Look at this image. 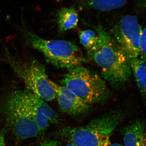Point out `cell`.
Listing matches in <instances>:
<instances>
[{
  "instance_id": "obj_1",
  "label": "cell",
  "mask_w": 146,
  "mask_h": 146,
  "mask_svg": "<svg viewBox=\"0 0 146 146\" xmlns=\"http://www.w3.org/2000/svg\"><path fill=\"white\" fill-rule=\"evenodd\" d=\"M93 27L98 40L93 48L87 51L89 58L100 67L103 78L112 86H117L127 81L132 72L129 59L102 26Z\"/></svg>"
},
{
  "instance_id": "obj_2",
  "label": "cell",
  "mask_w": 146,
  "mask_h": 146,
  "mask_svg": "<svg viewBox=\"0 0 146 146\" xmlns=\"http://www.w3.org/2000/svg\"><path fill=\"white\" fill-rule=\"evenodd\" d=\"M124 117L121 110H112L83 126L62 128L58 133L76 146H108L112 133Z\"/></svg>"
},
{
  "instance_id": "obj_3",
  "label": "cell",
  "mask_w": 146,
  "mask_h": 146,
  "mask_svg": "<svg viewBox=\"0 0 146 146\" xmlns=\"http://www.w3.org/2000/svg\"><path fill=\"white\" fill-rule=\"evenodd\" d=\"M19 29L30 46L42 53L48 62L59 68L68 69L86 62L80 48L74 43L63 40L42 38L22 25Z\"/></svg>"
},
{
  "instance_id": "obj_4",
  "label": "cell",
  "mask_w": 146,
  "mask_h": 146,
  "mask_svg": "<svg viewBox=\"0 0 146 146\" xmlns=\"http://www.w3.org/2000/svg\"><path fill=\"white\" fill-rule=\"evenodd\" d=\"M61 82V85L90 105L104 101L109 96L104 79L81 65L68 69Z\"/></svg>"
},
{
  "instance_id": "obj_5",
  "label": "cell",
  "mask_w": 146,
  "mask_h": 146,
  "mask_svg": "<svg viewBox=\"0 0 146 146\" xmlns=\"http://www.w3.org/2000/svg\"><path fill=\"white\" fill-rule=\"evenodd\" d=\"M8 61L13 70L25 84L27 89L45 101L56 98L53 88L50 83L46 69L36 60L23 62L9 58Z\"/></svg>"
},
{
  "instance_id": "obj_6",
  "label": "cell",
  "mask_w": 146,
  "mask_h": 146,
  "mask_svg": "<svg viewBox=\"0 0 146 146\" xmlns=\"http://www.w3.org/2000/svg\"><path fill=\"white\" fill-rule=\"evenodd\" d=\"M5 107L11 130L17 138L25 140L36 137L42 133L29 110L10 95Z\"/></svg>"
},
{
  "instance_id": "obj_7",
  "label": "cell",
  "mask_w": 146,
  "mask_h": 146,
  "mask_svg": "<svg viewBox=\"0 0 146 146\" xmlns=\"http://www.w3.org/2000/svg\"><path fill=\"white\" fill-rule=\"evenodd\" d=\"M142 31L137 17L131 15L123 16L113 27L112 36L129 60L140 55Z\"/></svg>"
},
{
  "instance_id": "obj_8",
  "label": "cell",
  "mask_w": 146,
  "mask_h": 146,
  "mask_svg": "<svg viewBox=\"0 0 146 146\" xmlns=\"http://www.w3.org/2000/svg\"><path fill=\"white\" fill-rule=\"evenodd\" d=\"M11 96L25 107L34 117L41 132H44L50 124H58L62 119L45 101L28 89L12 92Z\"/></svg>"
},
{
  "instance_id": "obj_9",
  "label": "cell",
  "mask_w": 146,
  "mask_h": 146,
  "mask_svg": "<svg viewBox=\"0 0 146 146\" xmlns=\"http://www.w3.org/2000/svg\"><path fill=\"white\" fill-rule=\"evenodd\" d=\"M56 94L58 106L64 113L74 116L85 114L91 108V105L80 99L69 89L49 80Z\"/></svg>"
},
{
  "instance_id": "obj_10",
  "label": "cell",
  "mask_w": 146,
  "mask_h": 146,
  "mask_svg": "<svg viewBox=\"0 0 146 146\" xmlns=\"http://www.w3.org/2000/svg\"><path fill=\"white\" fill-rule=\"evenodd\" d=\"M124 146H146V124L136 119L121 129Z\"/></svg>"
},
{
  "instance_id": "obj_11",
  "label": "cell",
  "mask_w": 146,
  "mask_h": 146,
  "mask_svg": "<svg viewBox=\"0 0 146 146\" xmlns=\"http://www.w3.org/2000/svg\"><path fill=\"white\" fill-rule=\"evenodd\" d=\"M58 29L64 32L76 28L79 21L77 10L74 7H62L58 10L57 15Z\"/></svg>"
},
{
  "instance_id": "obj_12",
  "label": "cell",
  "mask_w": 146,
  "mask_h": 146,
  "mask_svg": "<svg viewBox=\"0 0 146 146\" xmlns=\"http://www.w3.org/2000/svg\"><path fill=\"white\" fill-rule=\"evenodd\" d=\"M84 8L107 12L123 7L127 0H77Z\"/></svg>"
},
{
  "instance_id": "obj_13",
  "label": "cell",
  "mask_w": 146,
  "mask_h": 146,
  "mask_svg": "<svg viewBox=\"0 0 146 146\" xmlns=\"http://www.w3.org/2000/svg\"><path fill=\"white\" fill-rule=\"evenodd\" d=\"M129 62L137 85L141 91L144 92L146 84V62L141 58H136L130 59Z\"/></svg>"
},
{
  "instance_id": "obj_14",
  "label": "cell",
  "mask_w": 146,
  "mask_h": 146,
  "mask_svg": "<svg viewBox=\"0 0 146 146\" xmlns=\"http://www.w3.org/2000/svg\"><path fill=\"white\" fill-rule=\"evenodd\" d=\"M79 37L80 43L87 51L93 48L98 40L96 32L92 30L80 31L79 33Z\"/></svg>"
},
{
  "instance_id": "obj_15",
  "label": "cell",
  "mask_w": 146,
  "mask_h": 146,
  "mask_svg": "<svg viewBox=\"0 0 146 146\" xmlns=\"http://www.w3.org/2000/svg\"><path fill=\"white\" fill-rule=\"evenodd\" d=\"M140 55L146 62V27L142 30L140 44Z\"/></svg>"
},
{
  "instance_id": "obj_16",
  "label": "cell",
  "mask_w": 146,
  "mask_h": 146,
  "mask_svg": "<svg viewBox=\"0 0 146 146\" xmlns=\"http://www.w3.org/2000/svg\"><path fill=\"white\" fill-rule=\"evenodd\" d=\"M36 146H62L60 141L56 139H47L39 143Z\"/></svg>"
},
{
  "instance_id": "obj_17",
  "label": "cell",
  "mask_w": 146,
  "mask_h": 146,
  "mask_svg": "<svg viewBox=\"0 0 146 146\" xmlns=\"http://www.w3.org/2000/svg\"><path fill=\"white\" fill-rule=\"evenodd\" d=\"M0 146H6L5 143V133L2 130L0 133Z\"/></svg>"
},
{
  "instance_id": "obj_18",
  "label": "cell",
  "mask_w": 146,
  "mask_h": 146,
  "mask_svg": "<svg viewBox=\"0 0 146 146\" xmlns=\"http://www.w3.org/2000/svg\"><path fill=\"white\" fill-rule=\"evenodd\" d=\"M140 2L143 6H146V0H140Z\"/></svg>"
},
{
  "instance_id": "obj_19",
  "label": "cell",
  "mask_w": 146,
  "mask_h": 146,
  "mask_svg": "<svg viewBox=\"0 0 146 146\" xmlns=\"http://www.w3.org/2000/svg\"><path fill=\"white\" fill-rule=\"evenodd\" d=\"M108 146H124L121 144L118 143L111 144Z\"/></svg>"
},
{
  "instance_id": "obj_20",
  "label": "cell",
  "mask_w": 146,
  "mask_h": 146,
  "mask_svg": "<svg viewBox=\"0 0 146 146\" xmlns=\"http://www.w3.org/2000/svg\"><path fill=\"white\" fill-rule=\"evenodd\" d=\"M65 146H76L75 145H74V144L72 143H70V142H69L68 144H66V145Z\"/></svg>"
},
{
  "instance_id": "obj_21",
  "label": "cell",
  "mask_w": 146,
  "mask_h": 146,
  "mask_svg": "<svg viewBox=\"0 0 146 146\" xmlns=\"http://www.w3.org/2000/svg\"><path fill=\"white\" fill-rule=\"evenodd\" d=\"M144 92L146 95V84L145 86V87H144Z\"/></svg>"
}]
</instances>
